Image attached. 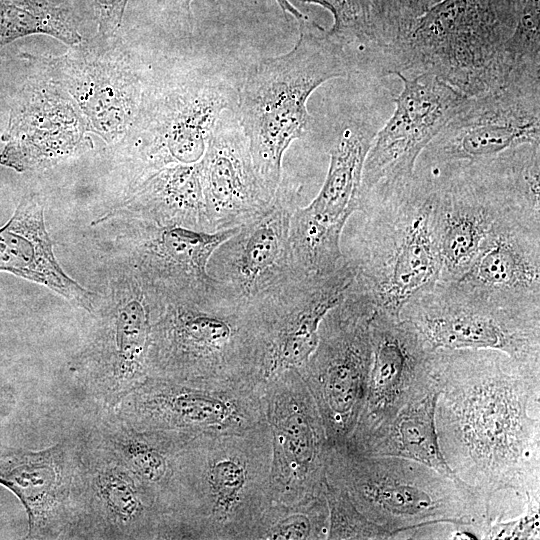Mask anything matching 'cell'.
I'll return each mask as SVG.
<instances>
[{"label": "cell", "instance_id": "obj_5", "mask_svg": "<svg viewBox=\"0 0 540 540\" xmlns=\"http://www.w3.org/2000/svg\"><path fill=\"white\" fill-rule=\"evenodd\" d=\"M271 458L266 422L190 439L177 468L181 538L249 540L272 503Z\"/></svg>", "mask_w": 540, "mask_h": 540}, {"label": "cell", "instance_id": "obj_14", "mask_svg": "<svg viewBox=\"0 0 540 540\" xmlns=\"http://www.w3.org/2000/svg\"><path fill=\"white\" fill-rule=\"evenodd\" d=\"M271 436L272 502L292 504L324 493L328 439L317 405L298 370L262 383Z\"/></svg>", "mask_w": 540, "mask_h": 540}, {"label": "cell", "instance_id": "obj_27", "mask_svg": "<svg viewBox=\"0 0 540 540\" xmlns=\"http://www.w3.org/2000/svg\"><path fill=\"white\" fill-rule=\"evenodd\" d=\"M0 270L48 287L89 313L101 297L79 285L58 264L45 227L44 207L36 196L24 198L0 229Z\"/></svg>", "mask_w": 540, "mask_h": 540}, {"label": "cell", "instance_id": "obj_32", "mask_svg": "<svg viewBox=\"0 0 540 540\" xmlns=\"http://www.w3.org/2000/svg\"><path fill=\"white\" fill-rule=\"evenodd\" d=\"M38 33L67 44L82 39L72 11L59 0H0V45Z\"/></svg>", "mask_w": 540, "mask_h": 540}, {"label": "cell", "instance_id": "obj_12", "mask_svg": "<svg viewBox=\"0 0 540 540\" xmlns=\"http://www.w3.org/2000/svg\"><path fill=\"white\" fill-rule=\"evenodd\" d=\"M262 383L191 382L148 376L113 411L140 430L192 437L242 432L265 422Z\"/></svg>", "mask_w": 540, "mask_h": 540}, {"label": "cell", "instance_id": "obj_34", "mask_svg": "<svg viewBox=\"0 0 540 540\" xmlns=\"http://www.w3.org/2000/svg\"><path fill=\"white\" fill-rule=\"evenodd\" d=\"M504 63L505 80L512 75H540L539 0L524 1L504 44Z\"/></svg>", "mask_w": 540, "mask_h": 540}, {"label": "cell", "instance_id": "obj_22", "mask_svg": "<svg viewBox=\"0 0 540 540\" xmlns=\"http://www.w3.org/2000/svg\"><path fill=\"white\" fill-rule=\"evenodd\" d=\"M372 363L365 401L346 442L389 424L408 403L438 389L433 350L400 316L376 310L370 323Z\"/></svg>", "mask_w": 540, "mask_h": 540}, {"label": "cell", "instance_id": "obj_35", "mask_svg": "<svg viewBox=\"0 0 540 540\" xmlns=\"http://www.w3.org/2000/svg\"><path fill=\"white\" fill-rule=\"evenodd\" d=\"M324 493L329 509L327 539H396L393 533L367 519L344 490L326 479Z\"/></svg>", "mask_w": 540, "mask_h": 540}, {"label": "cell", "instance_id": "obj_10", "mask_svg": "<svg viewBox=\"0 0 540 540\" xmlns=\"http://www.w3.org/2000/svg\"><path fill=\"white\" fill-rule=\"evenodd\" d=\"M375 311L370 296L353 281L321 321L317 345L298 370L329 444L345 443L361 413L372 363L370 323Z\"/></svg>", "mask_w": 540, "mask_h": 540}, {"label": "cell", "instance_id": "obj_1", "mask_svg": "<svg viewBox=\"0 0 540 540\" xmlns=\"http://www.w3.org/2000/svg\"><path fill=\"white\" fill-rule=\"evenodd\" d=\"M435 428L456 478L488 506L540 496V368L491 349L436 350Z\"/></svg>", "mask_w": 540, "mask_h": 540}, {"label": "cell", "instance_id": "obj_26", "mask_svg": "<svg viewBox=\"0 0 540 540\" xmlns=\"http://www.w3.org/2000/svg\"><path fill=\"white\" fill-rule=\"evenodd\" d=\"M459 281L494 296L540 303V224L508 214Z\"/></svg>", "mask_w": 540, "mask_h": 540}, {"label": "cell", "instance_id": "obj_21", "mask_svg": "<svg viewBox=\"0 0 540 540\" xmlns=\"http://www.w3.org/2000/svg\"><path fill=\"white\" fill-rule=\"evenodd\" d=\"M238 87L217 72L193 74L152 105L137 179L199 162L223 114L236 111Z\"/></svg>", "mask_w": 540, "mask_h": 540}, {"label": "cell", "instance_id": "obj_16", "mask_svg": "<svg viewBox=\"0 0 540 540\" xmlns=\"http://www.w3.org/2000/svg\"><path fill=\"white\" fill-rule=\"evenodd\" d=\"M77 538L165 539L169 517L141 482L88 432L80 434Z\"/></svg>", "mask_w": 540, "mask_h": 540}, {"label": "cell", "instance_id": "obj_24", "mask_svg": "<svg viewBox=\"0 0 540 540\" xmlns=\"http://www.w3.org/2000/svg\"><path fill=\"white\" fill-rule=\"evenodd\" d=\"M208 232L235 228L256 218L274 196L259 177L236 111L218 121L200 160Z\"/></svg>", "mask_w": 540, "mask_h": 540}, {"label": "cell", "instance_id": "obj_33", "mask_svg": "<svg viewBox=\"0 0 540 540\" xmlns=\"http://www.w3.org/2000/svg\"><path fill=\"white\" fill-rule=\"evenodd\" d=\"M328 529L329 509L323 493L292 504L272 502L250 539L323 540L327 539Z\"/></svg>", "mask_w": 540, "mask_h": 540}, {"label": "cell", "instance_id": "obj_18", "mask_svg": "<svg viewBox=\"0 0 540 540\" xmlns=\"http://www.w3.org/2000/svg\"><path fill=\"white\" fill-rule=\"evenodd\" d=\"M356 277L346 258L329 274L296 273L252 306L263 336V381L299 370L314 351L325 315L347 294Z\"/></svg>", "mask_w": 540, "mask_h": 540}, {"label": "cell", "instance_id": "obj_37", "mask_svg": "<svg viewBox=\"0 0 540 540\" xmlns=\"http://www.w3.org/2000/svg\"><path fill=\"white\" fill-rule=\"evenodd\" d=\"M539 507L540 496L532 497L519 515L491 522L485 539H539Z\"/></svg>", "mask_w": 540, "mask_h": 540}, {"label": "cell", "instance_id": "obj_38", "mask_svg": "<svg viewBox=\"0 0 540 540\" xmlns=\"http://www.w3.org/2000/svg\"><path fill=\"white\" fill-rule=\"evenodd\" d=\"M99 32L114 33L120 26L128 0H94Z\"/></svg>", "mask_w": 540, "mask_h": 540}, {"label": "cell", "instance_id": "obj_25", "mask_svg": "<svg viewBox=\"0 0 540 540\" xmlns=\"http://www.w3.org/2000/svg\"><path fill=\"white\" fill-rule=\"evenodd\" d=\"M88 433L141 482L165 514H178V459L192 436L137 429L113 409H104Z\"/></svg>", "mask_w": 540, "mask_h": 540}, {"label": "cell", "instance_id": "obj_11", "mask_svg": "<svg viewBox=\"0 0 540 540\" xmlns=\"http://www.w3.org/2000/svg\"><path fill=\"white\" fill-rule=\"evenodd\" d=\"M377 131L373 120L360 110L334 127L325 181L315 199L306 207L297 206L291 216L292 259L301 273L325 275L346 260L342 232L360 208L363 165Z\"/></svg>", "mask_w": 540, "mask_h": 540}, {"label": "cell", "instance_id": "obj_7", "mask_svg": "<svg viewBox=\"0 0 540 540\" xmlns=\"http://www.w3.org/2000/svg\"><path fill=\"white\" fill-rule=\"evenodd\" d=\"M510 35L490 0H442L431 5L387 55L385 74H431L466 97L501 87Z\"/></svg>", "mask_w": 540, "mask_h": 540}, {"label": "cell", "instance_id": "obj_28", "mask_svg": "<svg viewBox=\"0 0 540 540\" xmlns=\"http://www.w3.org/2000/svg\"><path fill=\"white\" fill-rule=\"evenodd\" d=\"M206 231L200 161L163 167L136 181L123 202L111 212Z\"/></svg>", "mask_w": 540, "mask_h": 540}, {"label": "cell", "instance_id": "obj_23", "mask_svg": "<svg viewBox=\"0 0 540 540\" xmlns=\"http://www.w3.org/2000/svg\"><path fill=\"white\" fill-rule=\"evenodd\" d=\"M80 434L39 450L0 455V484L21 501L28 539L77 538L76 477Z\"/></svg>", "mask_w": 540, "mask_h": 540}, {"label": "cell", "instance_id": "obj_3", "mask_svg": "<svg viewBox=\"0 0 540 540\" xmlns=\"http://www.w3.org/2000/svg\"><path fill=\"white\" fill-rule=\"evenodd\" d=\"M325 477L346 492L370 521L396 539L437 525L453 527L452 538L485 539L491 524L487 501L465 484L410 459L369 457L345 444H329Z\"/></svg>", "mask_w": 540, "mask_h": 540}, {"label": "cell", "instance_id": "obj_29", "mask_svg": "<svg viewBox=\"0 0 540 540\" xmlns=\"http://www.w3.org/2000/svg\"><path fill=\"white\" fill-rule=\"evenodd\" d=\"M437 396L438 389L429 391L404 406L386 426L358 441L343 444L364 456H391L417 461L459 481L440 450L434 418Z\"/></svg>", "mask_w": 540, "mask_h": 540}, {"label": "cell", "instance_id": "obj_30", "mask_svg": "<svg viewBox=\"0 0 540 540\" xmlns=\"http://www.w3.org/2000/svg\"><path fill=\"white\" fill-rule=\"evenodd\" d=\"M299 1L319 5L332 14L333 24L325 33L343 50L352 75L383 77L376 0Z\"/></svg>", "mask_w": 540, "mask_h": 540}, {"label": "cell", "instance_id": "obj_31", "mask_svg": "<svg viewBox=\"0 0 540 540\" xmlns=\"http://www.w3.org/2000/svg\"><path fill=\"white\" fill-rule=\"evenodd\" d=\"M483 162L515 213L540 224V144H524Z\"/></svg>", "mask_w": 540, "mask_h": 540}, {"label": "cell", "instance_id": "obj_39", "mask_svg": "<svg viewBox=\"0 0 540 540\" xmlns=\"http://www.w3.org/2000/svg\"><path fill=\"white\" fill-rule=\"evenodd\" d=\"M193 0H170L172 6L174 7L175 11H177L182 18L187 23L188 27L192 29V11H191V2ZM215 1V0H211ZM276 3L279 5V7L282 9V11L286 14H290L292 17H294L297 22H300L307 17L298 10L294 5L291 4L289 0H275Z\"/></svg>", "mask_w": 540, "mask_h": 540}, {"label": "cell", "instance_id": "obj_20", "mask_svg": "<svg viewBox=\"0 0 540 540\" xmlns=\"http://www.w3.org/2000/svg\"><path fill=\"white\" fill-rule=\"evenodd\" d=\"M420 168L426 169L433 181L440 280L457 281L494 227L508 214H517L480 162Z\"/></svg>", "mask_w": 540, "mask_h": 540}, {"label": "cell", "instance_id": "obj_19", "mask_svg": "<svg viewBox=\"0 0 540 540\" xmlns=\"http://www.w3.org/2000/svg\"><path fill=\"white\" fill-rule=\"evenodd\" d=\"M296 208L297 191L281 182L270 207L239 226L215 249L207 272L221 291L253 305L301 273L294 266L289 240L291 216Z\"/></svg>", "mask_w": 540, "mask_h": 540}, {"label": "cell", "instance_id": "obj_15", "mask_svg": "<svg viewBox=\"0 0 540 540\" xmlns=\"http://www.w3.org/2000/svg\"><path fill=\"white\" fill-rule=\"evenodd\" d=\"M97 223H105L115 232L116 261L130 269L147 293L159 300L210 287L208 261L239 227L206 232L123 215H103Z\"/></svg>", "mask_w": 540, "mask_h": 540}, {"label": "cell", "instance_id": "obj_36", "mask_svg": "<svg viewBox=\"0 0 540 540\" xmlns=\"http://www.w3.org/2000/svg\"><path fill=\"white\" fill-rule=\"evenodd\" d=\"M378 40L386 56L429 8L425 0H376Z\"/></svg>", "mask_w": 540, "mask_h": 540}, {"label": "cell", "instance_id": "obj_9", "mask_svg": "<svg viewBox=\"0 0 540 540\" xmlns=\"http://www.w3.org/2000/svg\"><path fill=\"white\" fill-rule=\"evenodd\" d=\"M92 324L70 371L104 409L114 407L148 377V352L158 300L116 261Z\"/></svg>", "mask_w": 540, "mask_h": 540}, {"label": "cell", "instance_id": "obj_4", "mask_svg": "<svg viewBox=\"0 0 540 540\" xmlns=\"http://www.w3.org/2000/svg\"><path fill=\"white\" fill-rule=\"evenodd\" d=\"M258 314L210 287L159 300L151 329L148 376L224 384L263 382Z\"/></svg>", "mask_w": 540, "mask_h": 540}, {"label": "cell", "instance_id": "obj_8", "mask_svg": "<svg viewBox=\"0 0 540 540\" xmlns=\"http://www.w3.org/2000/svg\"><path fill=\"white\" fill-rule=\"evenodd\" d=\"M433 350L491 349L540 368V303L491 295L462 281L437 280L399 315Z\"/></svg>", "mask_w": 540, "mask_h": 540}, {"label": "cell", "instance_id": "obj_6", "mask_svg": "<svg viewBox=\"0 0 540 540\" xmlns=\"http://www.w3.org/2000/svg\"><path fill=\"white\" fill-rule=\"evenodd\" d=\"M298 25L295 45L253 64L238 87L236 114L254 167L273 195L281 184L286 150L313 131L310 96L329 80L352 76L343 50L324 28L308 18Z\"/></svg>", "mask_w": 540, "mask_h": 540}, {"label": "cell", "instance_id": "obj_17", "mask_svg": "<svg viewBox=\"0 0 540 540\" xmlns=\"http://www.w3.org/2000/svg\"><path fill=\"white\" fill-rule=\"evenodd\" d=\"M396 76L403 88L394 99L392 116L378 129L366 155L361 198L409 179L423 150L468 99L431 74Z\"/></svg>", "mask_w": 540, "mask_h": 540}, {"label": "cell", "instance_id": "obj_40", "mask_svg": "<svg viewBox=\"0 0 540 540\" xmlns=\"http://www.w3.org/2000/svg\"><path fill=\"white\" fill-rule=\"evenodd\" d=\"M425 1L428 3V5L430 7L431 5L436 4V3H438V2H440L442 0H425Z\"/></svg>", "mask_w": 540, "mask_h": 540}, {"label": "cell", "instance_id": "obj_2", "mask_svg": "<svg viewBox=\"0 0 540 540\" xmlns=\"http://www.w3.org/2000/svg\"><path fill=\"white\" fill-rule=\"evenodd\" d=\"M357 212L343 253L356 269L354 282L376 310L399 316L417 291L440 279L432 177L416 166L409 179L363 196Z\"/></svg>", "mask_w": 540, "mask_h": 540}, {"label": "cell", "instance_id": "obj_13", "mask_svg": "<svg viewBox=\"0 0 540 540\" xmlns=\"http://www.w3.org/2000/svg\"><path fill=\"white\" fill-rule=\"evenodd\" d=\"M524 144H540V76L513 77L497 89L468 97L416 166L480 162Z\"/></svg>", "mask_w": 540, "mask_h": 540}]
</instances>
